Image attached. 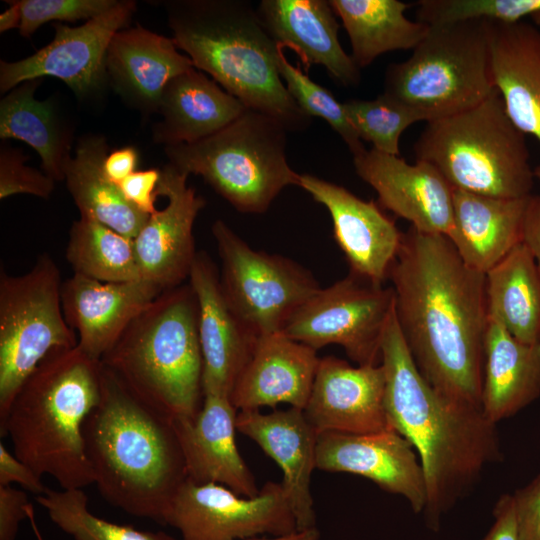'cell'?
Wrapping results in <instances>:
<instances>
[{
  "mask_svg": "<svg viewBox=\"0 0 540 540\" xmlns=\"http://www.w3.org/2000/svg\"><path fill=\"white\" fill-rule=\"evenodd\" d=\"M257 13L271 38L293 49L308 69L322 65L340 85L360 83V68L338 40L339 24L325 0H262Z\"/></svg>",
  "mask_w": 540,
  "mask_h": 540,
  "instance_id": "obj_25",
  "label": "cell"
},
{
  "mask_svg": "<svg viewBox=\"0 0 540 540\" xmlns=\"http://www.w3.org/2000/svg\"><path fill=\"white\" fill-rule=\"evenodd\" d=\"M161 170L147 169L133 172L118 184L123 196L136 209L146 215L153 214L157 209L158 185Z\"/></svg>",
  "mask_w": 540,
  "mask_h": 540,
  "instance_id": "obj_43",
  "label": "cell"
},
{
  "mask_svg": "<svg viewBox=\"0 0 540 540\" xmlns=\"http://www.w3.org/2000/svg\"><path fill=\"white\" fill-rule=\"evenodd\" d=\"M172 39L247 108L280 121L288 131H302L309 117L291 97L277 67L278 45L257 10L242 0H169Z\"/></svg>",
  "mask_w": 540,
  "mask_h": 540,
  "instance_id": "obj_4",
  "label": "cell"
},
{
  "mask_svg": "<svg viewBox=\"0 0 540 540\" xmlns=\"http://www.w3.org/2000/svg\"><path fill=\"white\" fill-rule=\"evenodd\" d=\"M28 495L11 485H0V540H15L28 516Z\"/></svg>",
  "mask_w": 540,
  "mask_h": 540,
  "instance_id": "obj_44",
  "label": "cell"
},
{
  "mask_svg": "<svg viewBox=\"0 0 540 540\" xmlns=\"http://www.w3.org/2000/svg\"><path fill=\"white\" fill-rule=\"evenodd\" d=\"M27 519L30 522L31 528H32L33 533L35 535V538L37 540H45V538L43 537L42 533L40 532V530L38 528V525H37V522H36V517H35L34 507H33V505L31 503L28 505Z\"/></svg>",
  "mask_w": 540,
  "mask_h": 540,
  "instance_id": "obj_51",
  "label": "cell"
},
{
  "mask_svg": "<svg viewBox=\"0 0 540 540\" xmlns=\"http://www.w3.org/2000/svg\"><path fill=\"white\" fill-rule=\"evenodd\" d=\"M329 212L334 239L349 273L383 285L395 260L403 232L374 201H365L345 187L301 174L300 185Z\"/></svg>",
  "mask_w": 540,
  "mask_h": 540,
  "instance_id": "obj_18",
  "label": "cell"
},
{
  "mask_svg": "<svg viewBox=\"0 0 540 540\" xmlns=\"http://www.w3.org/2000/svg\"><path fill=\"white\" fill-rule=\"evenodd\" d=\"M188 282L198 303L203 396L230 398L258 336L231 309L220 285L219 271L206 252H197Z\"/></svg>",
  "mask_w": 540,
  "mask_h": 540,
  "instance_id": "obj_20",
  "label": "cell"
},
{
  "mask_svg": "<svg viewBox=\"0 0 540 540\" xmlns=\"http://www.w3.org/2000/svg\"><path fill=\"white\" fill-rule=\"evenodd\" d=\"M320 358L317 351L282 332L259 336L230 400L238 411L286 403L303 410Z\"/></svg>",
  "mask_w": 540,
  "mask_h": 540,
  "instance_id": "obj_24",
  "label": "cell"
},
{
  "mask_svg": "<svg viewBox=\"0 0 540 540\" xmlns=\"http://www.w3.org/2000/svg\"><path fill=\"white\" fill-rule=\"evenodd\" d=\"M418 20L440 25L470 20L516 23L540 11V0H422Z\"/></svg>",
  "mask_w": 540,
  "mask_h": 540,
  "instance_id": "obj_39",
  "label": "cell"
},
{
  "mask_svg": "<svg viewBox=\"0 0 540 540\" xmlns=\"http://www.w3.org/2000/svg\"><path fill=\"white\" fill-rule=\"evenodd\" d=\"M485 290L490 316L519 341L540 343V271L523 243L485 273Z\"/></svg>",
  "mask_w": 540,
  "mask_h": 540,
  "instance_id": "obj_34",
  "label": "cell"
},
{
  "mask_svg": "<svg viewBox=\"0 0 540 540\" xmlns=\"http://www.w3.org/2000/svg\"><path fill=\"white\" fill-rule=\"evenodd\" d=\"M356 174L378 195L380 205L411 223L415 230L449 237L454 189L430 163H407L375 149L353 156Z\"/></svg>",
  "mask_w": 540,
  "mask_h": 540,
  "instance_id": "obj_17",
  "label": "cell"
},
{
  "mask_svg": "<svg viewBox=\"0 0 540 540\" xmlns=\"http://www.w3.org/2000/svg\"><path fill=\"white\" fill-rule=\"evenodd\" d=\"M66 259L74 273L101 282L142 279L134 240L90 217L73 222Z\"/></svg>",
  "mask_w": 540,
  "mask_h": 540,
  "instance_id": "obj_35",
  "label": "cell"
},
{
  "mask_svg": "<svg viewBox=\"0 0 540 540\" xmlns=\"http://www.w3.org/2000/svg\"><path fill=\"white\" fill-rule=\"evenodd\" d=\"M106 72L124 101L145 114L158 112L162 93L176 76L193 68L172 38L142 26L118 31L106 53Z\"/></svg>",
  "mask_w": 540,
  "mask_h": 540,
  "instance_id": "obj_26",
  "label": "cell"
},
{
  "mask_svg": "<svg viewBox=\"0 0 540 540\" xmlns=\"http://www.w3.org/2000/svg\"><path fill=\"white\" fill-rule=\"evenodd\" d=\"M320 534L319 531L316 528L307 529V530H301V531H295L293 533L287 534V535H281V536H272L269 538L266 537H254L249 538L245 540H319Z\"/></svg>",
  "mask_w": 540,
  "mask_h": 540,
  "instance_id": "obj_50",
  "label": "cell"
},
{
  "mask_svg": "<svg viewBox=\"0 0 540 540\" xmlns=\"http://www.w3.org/2000/svg\"><path fill=\"white\" fill-rule=\"evenodd\" d=\"M393 311L391 286L348 273L304 302L281 332L316 351L340 345L359 366L380 365L382 339Z\"/></svg>",
  "mask_w": 540,
  "mask_h": 540,
  "instance_id": "obj_12",
  "label": "cell"
},
{
  "mask_svg": "<svg viewBox=\"0 0 540 540\" xmlns=\"http://www.w3.org/2000/svg\"><path fill=\"white\" fill-rule=\"evenodd\" d=\"M236 427L280 467L281 484L297 530L316 528L310 483L316 469L318 433L303 410L290 407L265 414L260 410L238 411Z\"/></svg>",
  "mask_w": 540,
  "mask_h": 540,
  "instance_id": "obj_22",
  "label": "cell"
},
{
  "mask_svg": "<svg viewBox=\"0 0 540 540\" xmlns=\"http://www.w3.org/2000/svg\"><path fill=\"white\" fill-rule=\"evenodd\" d=\"M102 363L74 348L52 350L24 381L0 426L14 454L61 489L94 484L83 436L101 396Z\"/></svg>",
  "mask_w": 540,
  "mask_h": 540,
  "instance_id": "obj_5",
  "label": "cell"
},
{
  "mask_svg": "<svg viewBox=\"0 0 540 540\" xmlns=\"http://www.w3.org/2000/svg\"><path fill=\"white\" fill-rule=\"evenodd\" d=\"M61 273L43 253L22 275L0 274V426L24 381L58 348L78 345L61 304Z\"/></svg>",
  "mask_w": 540,
  "mask_h": 540,
  "instance_id": "obj_10",
  "label": "cell"
},
{
  "mask_svg": "<svg viewBox=\"0 0 540 540\" xmlns=\"http://www.w3.org/2000/svg\"><path fill=\"white\" fill-rule=\"evenodd\" d=\"M388 279L395 318L422 376L441 394L481 407L485 274L469 267L447 236L410 226Z\"/></svg>",
  "mask_w": 540,
  "mask_h": 540,
  "instance_id": "obj_1",
  "label": "cell"
},
{
  "mask_svg": "<svg viewBox=\"0 0 540 540\" xmlns=\"http://www.w3.org/2000/svg\"><path fill=\"white\" fill-rule=\"evenodd\" d=\"M163 291L144 280L101 282L74 273L62 282L61 304L78 347L100 360L134 318Z\"/></svg>",
  "mask_w": 540,
  "mask_h": 540,
  "instance_id": "obj_21",
  "label": "cell"
},
{
  "mask_svg": "<svg viewBox=\"0 0 540 540\" xmlns=\"http://www.w3.org/2000/svg\"><path fill=\"white\" fill-rule=\"evenodd\" d=\"M413 149L454 190L497 198L531 194L535 176L525 135L497 89L471 109L427 122Z\"/></svg>",
  "mask_w": 540,
  "mask_h": 540,
  "instance_id": "obj_7",
  "label": "cell"
},
{
  "mask_svg": "<svg viewBox=\"0 0 540 540\" xmlns=\"http://www.w3.org/2000/svg\"><path fill=\"white\" fill-rule=\"evenodd\" d=\"M495 88L506 113L524 134L540 142V28L490 21ZM540 181V165L534 170Z\"/></svg>",
  "mask_w": 540,
  "mask_h": 540,
  "instance_id": "obj_27",
  "label": "cell"
},
{
  "mask_svg": "<svg viewBox=\"0 0 540 540\" xmlns=\"http://www.w3.org/2000/svg\"><path fill=\"white\" fill-rule=\"evenodd\" d=\"M521 540H540V474L513 495Z\"/></svg>",
  "mask_w": 540,
  "mask_h": 540,
  "instance_id": "obj_42",
  "label": "cell"
},
{
  "mask_svg": "<svg viewBox=\"0 0 540 540\" xmlns=\"http://www.w3.org/2000/svg\"><path fill=\"white\" fill-rule=\"evenodd\" d=\"M316 469L365 477L381 489L403 496L414 512L424 511L423 468L412 444L395 430L318 433Z\"/></svg>",
  "mask_w": 540,
  "mask_h": 540,
  "instance_id": "obj_16",
  "label": "cell"
},
{
  "mask_svg": "<svg viewBox=\"0 0 540 540\" xmlns=\"http://www.w3.org/2000/svg\"><path fill=\"white\" fill-rule=\"evenodd\" d=\"M237 413L229 397L207 394L194 418L173 420V424L188 479L221 484L241 496L254 497L260 490L236 444Z\"/></svg>",
  "mask_w": 540,
  "mask_h": 540,
  "instance_id": "obj_23",
  "label": "cell"
},
{
  "mask_svg": "<svg viewBox=\"0 0 540 540\" xmlns=\"http://www.w3.org/2000/svg\"><path fill=\"white\" fill-rule=\"evenodd\" d=\"M381 365L389 423L417 451L427 493L423 513L428 527L438 530L441 516L500 458L496 424L481 407L451 399L425 380L394 311L382 339Z\"/></svg>",
  "mask_w": 540,
  "mask_h": 540,
  "instance_id": "obj_2",
  "label": "cell"
},
{
  "mask_svg": "<svg viewBox=\"0 0 540 540\" xmlns=\"http://www.w3.org/2000/svg\"><path fill=\"white\" fill-rule=\"evenodd\" d=\"M342 105L359 138L386 154L400 156L402 133L422 121L412 109L384 93L370 100L348 99Z\"/></svg>",
  "mask_w": 540,
  "mask_h": 540,
  "instance_id": "obj_37",
  "label": "cell"
},
{
  "mask_svg": "<svg viewBox=\"0 0 540 540\" xmlns=\"http://www.w3.org/2000/svg\"><path fill=\"white\" fill-rule=\"evenodd\" d=\"M107 154L108 145L103 136L82 137L76 145L74 156L66 164L64 181L80 216L93 218L134 239L149 215L131 205L119 186L106 177L103 163Z\"/></svg>",
  "mask_w": 540,
  "mask_h": 540,
  "instance_id": "obj_31",
  "label": "cell"
},
{
  "mask_svg": "<svg viewBox=\"0 0 540 540\" xmlns=\"http://www.w3.org/2000/svg\"><path fill=\"white\" fill-rule=\"evenodd\" d=\"M50 520L74 540H177L162 532L142 531L94 515L83 489H47L36 496Z\"/></svg>",
  "mask_w": 540,
  "mask_h": 540,
  "instance_id": "obj_36",
  "label": "cell"
},
{
  "mask_svg": "<svg viewBox=\"0 0 540 540\" xmlns=\"http://www.w3.org/2000/svg\"><path fill=\"white\" fill-rule=\"evenodd\" d=\"M348 34L354 62L361 69L378 56L414 49L430 25L405 16L409 4L398 0H330Z\"/></svg>",
  "mask_w": 540,
  "mask_h": 540,
  "instance_id": "obj_33",
  "label": "cell"
},
{
  "mask_svg": "<svg viewBox=\"0 0 540 540\" xmlns=\"http://www.w3.org/2000/svg\"><path fill=\"white\" fill-rule=\"evenodd\" d=\"M248 108L195 67L173 78L159 106L153 139L164 146L193 143L223 129Z\"/></svg>",
  "mask_w": 540,
  "mask_h": 540,
  "instance_id": "obj_29",
  "label": "cell"
},
{
  "mask_svg": "<svg viewBox=\"0 0 540 540\" xmlns=\"http://www.w3.org/2000/svg\"><path fill=\"white\" fill-rule=\"evenodd\" d=\"M188 176L169 163L161 170L157 193L168 203L149 215L133 239L141 278L162 291L189 279L197 255L193 226L206 202L187 185Z\"/></svg>",
  "mask_w": 540,
  "mask_h": 540,
  "instance_id": "obj_15",
  "label": "cell"
},
{
  "mask_svg": "<svg viewBox=\"0 0 540 540\" xmlns=\"http://www.w3.org/2000/svg\"><path fill=\"white\" fill-rule=\"evenodd\" d=\"M382 365L352 366L336 356L320 358L303 412L317 433L393 430L385 410Z\"/></svg>",
  "mask_w": 540,
  "mask_h": 540,
  "instance_id": "obj_19",
  "label": "cell"
},
{
  "mask_svg": "<svg viewBox=\"0 0 540 540\" xmlns=\"http://www.w3.org/2000/svg\"><path fill=\"white\" fill-rule=\"evenodd\" d=\"M165 524L182 540H245L297 531L281 482H266L254 497L241 496L217 483L186 479L175 493Z\"/></svg>",
  "mask_w": 540,
  "mask_h": 540,
  "instance_id": "obj_13",
  "label": "cell"
},
{
  "mask_svg": "<svg viewBox=\"0 0 540 540\" xmlns=\"http://www.w3.org/2000/svg\"><path fill=\"white\" fill-rule=\"evenodd\" d=\"M11 483L20 484L36 496L45 493L48 489L42 483L41 477L1 442L0 485H10Z\"/></svg>",
  "mask_w": 540,
  "mask_h": 540,
  "instance_id": "obj_45",
  "label": "cell"
},
{
  "mask_svg": "<svg viewBox=\"0 0 540 540\" xmlns=\"http://www.w3.org/2000/svg\"><path fill=\"white\" fill-rule=\"evenodd\" d=\"M535 25L540 28V11L531 16Z\"/></svg>",
  "mask_w": 540,
  "mask_h": 540,
  "instance_id": "obj_52",
  "label": "cell"
},
{
  "mask_svg": "<svg viewBox=\"0 0 540 540\" xmlns=\"http://www.w3.org/2000/svg\"><path fill=\"white\" fill-rule=\"evenodd\" d=\"M286 127L277 119L247 109L213 135L193 143L164 146L169 164L200 175L241 213H265L300 175L286 157Z\"/></svg>",
  "mask_w": 540,
  "mask_h": 540,
  "instance_id": "obj_8",
  "label": "cell"
},
{
  "mask_svg": "<svg viewBox=\"0 0 540 540\" xmlns=\"http://www.w3.org/2000/svg\"><path fill=\"white\" fill-rule=\"evenodd\" d=\"M83 436L101 496L130 515L165 524L170 503L187 479L173 420L102 364L100 400L84 423Z\"/></svg>",
  "mask_w": 540,
  "mask_h": 540,
  "instance_id": "obj_3",
  "label": "cell"
},
{
  "mask_svg": "<svg viewBox=\"0 0 540 540\" xmlns=\"http://www.w3.org/2000/svg\"><path fill=\"white\" fill-rule=\"evenodd\" d=\"M101 362L134 395L172 420L194 418L203 403V358L191 284L158 295Z\"/></svg>",
  "mask_w": 540,
  "mask_h": 540,
  "instance_id": "obj_6",
  "label": "cell"
},
{
  "mask_svg": "<svg viewBox=\"0 0 540 540\" xmlns=\"http://www.w3.org/2000/svg\"><path fill=\"white\" fill-rule=\"evenodd\" d=\"M211 230L221 261L223 294L256 336L281 332L321 288L308 269L285 256L251 248L223 220H216Z\"/></svg>",
  "mask_w": 540,
  "mask_h": 540,
  "instance_id": "obj_11",
  "label": "cell"
},
{
  "mask_svg": "<svg viewBox=\"0 0 540 540\" xmlns=\"http://www.w3.org/2000/svg\"><path fill=\"white\" fill-rule=\"evenodd\" d=\"M529 196L497 198L453 191V227L448 238L469 267L485 274L523 242Z\"/></svg>",
  "mask_w": 540,
  "mask_h": 540,
  "instance_id": "obj_28",
  "label": "cell"
},
{
  "mask_svg": "<svg viewBox=\"0 0 540 540\" xmlns=\"http://www.w3.org/2000/svg\"><path fill=\"white\" fill-rule=\"evenodd\" d=\"M490 21L430 25L403 62L388 66L384 94L432 121L471 109L494 91Z\"/></svg>",
  "mask_w": 540,
  "mask_h": 540,
  "instance_id": "obj_9",
  "label": "cell"
},
{
  "mask_svg": "<svg viewBox=\"0 0 540 540\" xmlns=\"http://www.w3.org/2000/svg\"><path fill=\"white\" fill-rule=\"evenodd\" d=\"M28 159L21 151L3 147L0 151V199L15 194L49 198L55 181L46 173L24 164Z\"/></svg>",
  "mask_w": 540,
  "mask_h": 540,
  "instance_id": "obj_41",
  "label": "cell"
},
{
  "mask_svg": "<svg viewBox=\"0 0 540 540\" xmlns=\"http://www.w3.org/2000/svg\"><path fill=\"white\" fill-rule=\"evenodd\" d=\"M522 243L531 252L540 271V194H531L528 198Z\"/></svg>",
  "mask_w": 540,
  "mask_h": 540,
  "instance_id": "obj_48",
  "label": "cell"
},
{
  "mask_svg": "<svg viewBox=\"0 0 540 540\" xmlns=\"http://www.w3.org/2000/svg\"><path fill=\"white\" fill-rule=\"evenodd\" d=\"M135 9L134 1L122 0L80 26L53 23L55 36L48 45L25 59L0 61V91L45 76L61 79L78 96L99 90L107 76L109 44L128 25Z\"/></svg>",
  "mask_w": 540,
  "mask_h": 540,
  "instance_id": "obj_14",
  "label": "cell"
},
{
  "mask_svg": "<svg viewBox=\"0 0 540 540\" xmlns=\"http://www.w3.org/2000/svg\"><path fill=\"white\" fill-rule=\"evenodd\" d=\"M280 76L291 97L309 117H320L327 121L348 146L352 155L365 150L362 140L350 124L342 103L332 93L314 82L298 67L293 66L280 48L277 55Z\"/></svg>",
  "mask_w": 540,
  "mask_h": 540,
  "instance_id": "obj_38",
  "label": "cell"
},
{
  "mask_svg": "<svg viewBox=\"0 0 540 540\" xmlns=\"http://www.w3.org/2000/svg\"><path fill=\"white\" fill-rule=\"evenodd\" d=\"M495 518L489 532L482 540H521L512 495H502L495 504Z\"/></svg>",
  "mask_w": 540,
  "mask_h": 540,
  "instance_id": "obj_46",
  "label": "cell"
},
{
  "mask_svg": "<svg viewBox=\"0 0 540 540\" xmlns=\"http://www.w3.org/2000/svg\"><path fill=\"white\" fill-rule=\"evenodd\" d=\"M10 3L9 8L0 15V32H5L13 28H19L21 24V8L19 1H6Z\"/></svg>",
  "mask_w": 540,
  "mask_h": 540,
  "instance_id": "obj_49",
  "label": "cell"
},
{
  "mask_svg": "<svg viewBox=\"0 0 540 540\" xmlns=\"http://www.w3.org/2000/svg\"><path fill=\"white\" fill-rule=\"evenodd\" d=\"M137 163V150L132 146H126L107 154L103 171L110 181L118 185L136 171Z\"/></svg>",
  "mask_w": 540,
  "mask_h": 540,
  "instance_id": "obj_47",
  "label": "cell"
},
{
  "mask_svg": "<svg viewBox=\"0 0 540 540\" xmlns=\"http://www.w3.org/2000/svg\"><path fill=\"white\" fill-rule=\"evenodd\" d=\"M117 3V0H19L21 24L19 33L29 37L50 21L90 20Z\"/></svg>",
  "mask_w": 540,
  "mask_h": 540,
  "instance_id": "obj_40",
  "label": "cell"
},
{
  "mask_svg": "<svg viewBox=\"0 0 540 540\" xmlns=\"http://www.w3.org/2000/svg\"><path fill=\"white\" fill-rule=\"evenodd\" d=\"M40 83L41 79L25 81L2 98L0 137L30 145L41 158L43 172L54 181H64L72 133L51 100L34 97Z\"/></svg>",
  "mask_w": 540,
  "mask_h": 540,
  "instance_id": "obj_32",
  "label": "cell"
},
{
  "mask_svg": "<svg viewBox=\"0 0 540 540\" xmlns=\"http://www.w3.org/2000/svg\"><path fill=\"white\" fill-rule=\"evenodd\" d=\"M539 395L540 343L519 341L489 315L484 340L483 413L497 424Z\"/></svg>",
  "mask_w": 540,
  "mask_h": 540,
  "instance_id": "obj_30",
  "label": "cell"
}]
</instances>
